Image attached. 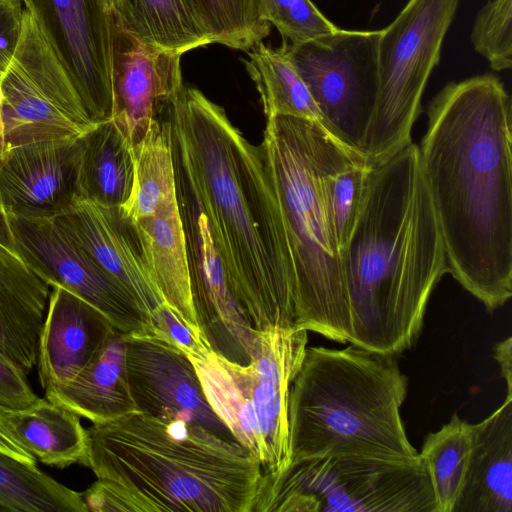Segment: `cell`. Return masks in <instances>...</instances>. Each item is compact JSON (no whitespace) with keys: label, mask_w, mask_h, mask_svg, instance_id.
I'll return each instance as SVG.
<instances>
[{"label":"cell","mask_w":512,"mask_h":512,"mask_svg":"<svg viewBox=\"0 0 512 512\" xmlns=\"http://www.w3.org/2000/svg\"><path fill=\"white\" fill-rule=\"evenodd\" d=\"M47 305L36 362L44 390L72 381L115 330L99 310L60 286L52 287Z\"/></svg>","instance_id":"19"},{"label":"cell","mask_w":512,"mask_h":512,"mask_svg":"<svg viewBox=\"0 0 512 512\" xmlns=\"http://www.w3.org/2000/svg\"><path fill=\"white\" fill-rule=\"evenodd\" d=\"M245 64L260 94L266 117L287 115L322 125L317 105L282 47L273 49L261 41L248 50Z\"/></svg>","instance_id":"27"},{"label":"cell","mask_w":512,"mask_h":512,"mask_svg":"<svg viewBox=\"0 0 512 512\" xmlns=\"http://www.w3.org/2000/svg\"><path fill=\"white\" fill-rule=\"evenodd\" d=\"M380 30H343L282 49L308 88L323 127L362 154L378 92Z\"/></svg>","instance_id":"11"},{"label":"cell","mask_w":512,"mask_h":512,"mask_svg":"<svg viewBox=\"0 0 512 512\" xmlns=\"http://www.w3.org/2000/svg\"><path fill=\"white\" fill-rule=\"evenodd\" d=\"M307 332L256 331L247 365L210 348L188 355L213 411L259 460L263 474H279L290 465L289 392L307 347Z\"/></svg>","instance_id":"7"},{"label":"cell","mask_w":512,"mask_h":512,"mask_svg":"<svg viewBox=\"0 0 512 512\" xmlns=\"http://www.w3.org/2000/svg\"><path fill=\"white\" fill-rule=\"evenodd\" d=\"M23 12L21 0H0V79L19 41Z\"/></svg>","instance_id":"37"},{"label":"cell","mask_w":512,"mask_h":512,"mask_svg":"<svg viewBox=\"0 0 512 512\" xmlns=\"http://www.w3.org/2000/svg\"><path fill=\"white\" fill-rule=\"evenodd\" d=\"M108 2V4L110 3L111 0H106ZM110 6V5H109Z\"/></svg>","instance_id":"41"},{"label":"cell","mask_w":512,"mask_h":512,"mask_svg":"<svg viewBox=\"0 0 512 512\" xmlns=\"http://www.w3.org/2000/svg\"><path fill=\"white\" fill-rule=\"evenodd\" d=\"M470 426L453 414L448 423L426 436L419 452L432 484L436 512H452L460 495L471 450Z\"/></svg>","instance_id":"31"},{"label":"cell","mask_w":512,"mask_h":512,"mask_svg":"<svg viewBox=\"0 0 512 512\" xmlns=\"http://www.w3.org/2000/svg\"><path fill=\"white\" fill-rule=\"evenodd\" d=\"M94 126L35 16L24 8L19 41L0 79V153L79 138Z\"/></svg>","instance_id":"10"},{"label":"cell","mask_w":512,"mask_h":512,"mask_svg":"<svg viewBox=\"0 0 512 512\" xmlns=\"http://www.w3.org/2000/svg\"><path fill=\"white\" fill-rule=\"evenodd\" d=\"M78 170V199L107 207H127L134 191L133 148L109 119L81 138Z\"/></svg>","instance_id":"24"},{"label":"cell","mask_w":512,"mask_h":512,"mask_svg":"<svg viewBox=\"0 0 512 512\" xmlns=\"http://www.w3.org/2000/svg\"><path fill=\"white\" fill-rule=\"evenodd\" d=\"M125 357L129 391L138 412L199 425L237 442L208 403L184 351L156 336H125Z\"/></svg>","instance_id":"15"},{"label":"cell","mask_w":512,"mask_h":512,"mask_svg":"<svg viewBox=\"0 0 512 512\" xmlns=\"http://www.w3.org/2000/svg\"><path fill=\"white\" fill-rule=\"evenodd\" d=\"M133 153L134 191L124 209L137 221L153 215L163 200L176 194L171 128L165 111L152 121Z\"/></svg>","instance_id":"28"},{"label":"cell","mask_w":512,"mask_h":512,"mask_svg":"<svg viewBox=\"0 0 512 512\" xmlns=\"http://www.w3.org/2000/svg\"><path fill=\"white\" fill-rule=\"evenodd\" d=\"M7 218L15 252L46 284L82 298L126 336L153 335L135 299L54 218Z\"/></svg>","instance_id":"12"},{"label":"cell","mask_w":512,"mask_h":512,"mask_svg":"<svg viewBox=\"0 0 512 512\" xmlns=\"http://www.w3.org/2000/svg\"><path fill=\"white\" fill-rule=\"evenodd\" d=\"M110 30L112 119L133 148L182 91V54L143 40L112 9Z\"/></svg>","instance_id":"14"},{"label":"cell","mask_w":512,"mask_h":512,"mask_svg":"<svg viewBox=\"0 0 512 512\" xmlns=\"http://www.w3.org/2000/svg\"><path fill=\"white\" fill-rule=\"evenodd\" d=\"M372 166L361 153L349 149L328 134L323 156L322 189L341 253L356 221Z\"/></svg>","instance_id":"26"},{"label":"cell","mask_w":512,"mask_h":512,"mask_svg":"<svg viewBox=\"0 0 512 512\" xmlns=\"http://www.w3.org/2000/svg\"><path fill=\"white\" fill-rule=\"evenodd\" d=\"M0 512H88L74 491L0 450Z\"/></svg>","instance_id":"30"},{"label":"cell","mask_w":512,"mask_h":512,"mask_svg":"<svg viewBox=\"0 0 512 512\" xmlns=\"http://www.w3.org/2000/svg\"><path fill=\"white\" fill-rule=\"evenodd\" d=\"M0 450L22 462L36 464V458L21 444L8 422V408L0 406Z\"/></svg>","instance_id":"38"},{"label":"cell","mask_w":512,"mask_h":512,"mask_svg":"<svg viewBox=\"0 0 512 512\" xmlns=\"http://www.w3.org/2000/svg\"><path fill=\"white\" fill-rule=\"evenodd\" d=\"M494 358L507 386V395L512 396V338L498 342L494 347Z\"/></svg>","instance_id":"39"},{"label":"cell","mask_w":512,"mask_h":512,"mask_svg":"<svg viewBox=\"0 0 512 512\" xmlns=\"http://www.w3.org/2000/svg\"><path fill=\"white\" fill-rule=\"evenodd\" d=\"M0 243L15 252L12 235H11V231L9 228L8 218L3 209V206L1 204V200H0Z\"/></svg>","instance_id":"40"},{"label":"cell","mask_w":512,"mask_h":512,"mask_svg":"<svg viewBox=\"0 0 512 512\" xmlns=\"http://www.w3.org/2000/svg\"><path fill=\"white\" fill-rule=\"evenodd\" d=\"M151 323L152 336L176 346L187 355H194L209 348L207 343L165 302L152 313Z\"/></svg>","instance_id":"36"},{"label":"cell","mask_w":512,"mask_h":512,"mask_svg":"<svg viewBox=\"0 0 512 512\" xmlns=\"http://www.w3.org/2000/svg\"><path fill=\"white\" fill-rule=\"evenodd\" d=\"M22 1V0H21Z\"/></svg>","instance_id":"42"},{"label":"cell","mask_w":512,"mask_h":512,"mask_svg":"<svg viewBox=\"0 0 512 512\" xmlns=\"http://www.w3.org/2000/svg\"><path fill=\"white\" fill-rule=\"evenodd\" d=\"M176 194L186 238L193 306L202 337L216 354L247 365L256 331L229 288L205 216L182 191L176 190Z\"/></svg>","instance_id":"16"},{"label":"cell","mask_w":512,"mask_h":512,"mask_svg":"<svg viewBox=\"0 0 512 512\" xmlns=\"http://www.w3.org/2000/svg\"><path fill=\"white\" fill-rule=\"evenodd\" d=\"M165 116L176 189L205 216L252 329H297L292 259L260 146L195 88L184 86Z\"/></svg>","instance_id":"1"},{"label":"cell","mask_w":512,"mask_h":512,"mask_svg":"<svg viewBox=\"0 0 512 512\" xmlns=\"http://www.w3.org/2000/svg\"><path fill=\"white\" fill-rule=\"evenodd\" d=\"M8 422L21 444L41 463L60 469L83 465L87 431L72 411L43 398L28 410L8 409Z\"/></svg>","instance_id":"25"},{"label":"cell","mask_w":512,"mask_h":512,"mask_svg":"<svg viewBox=\"0 0 512 512\" xmlns=\"http://www.w3.org/2000/svg\"><path fill=\"white\" fill-rule=\"evenodd\" d=\"M408 379L395 356L306 347L288 401L290 463L330 456L416 461L401 418Z\"/></svg>","instance_id":"5"},{"label":"cell","mask_w":512,"mask_h":512,"mask_svg":"<svg viewBox=\"0 0 512 512\" xmlns=\"http://www.w3.org/2000/svg\"><path fill=\"white\" fill-rule=\"evenodd\" d=\"M42 400L30 386L25 371L0 350V406L28 410Z\"/></svg>","instance_id":"35"},{"label":"cell","mask_w":512,"mask_h":512,"mask_svg":"<svg viewBox=\"0 0 512 512\" xmlns=\"http://www.w3.org/2000/svg\"><path fill=\"white\" fill-rule=\"evenodd\" d=\"M512 0H492L478 12L471 32L476 52L495 71L512 66Z\"/></svg>","instance_id":"33"},{"label":"cell","mask_w":512,"mask_h":512,"mask_svg":"<svg viewBox=\"0 0 512 512\" xmlns=\"http://www.w3.org/2000/svg\"><path fill=\"white\" fill-rule=\"evenodd\" d=\"M209 43L249 50L270 33L260 0H182Z\"/></svg>","instance_id":"32"},{"label":"cell","mask_w":512,"mask_h":512,"mask_svg":"<svg viewBox=\"0 0 512 512\" xmlns=\"http://www.w3.org/2000/svg\"><path fill=\"white\" fill-rule=\"evenodd\" d=\"M135 299L151 319L164 303L137 222L123 207L77 199L54 218Z\"/></svg>","instance_id":"18"},{"label":"cell","mask_w":512,"mask_h":512,"mask_svg":"<svg viewBox=\"0 0 512 512\" xmlns=\"http://www.w3.org/2000/svg\"><path fill=\"white\" fill-rule=\"evenodd\" d=\"M109 5L147 42L181 54L210 44L182 0H111Z\"/></svg>","instance_id":"29"},{"label":"cell","mask_w":512,"mask_h":512,"mask_svg":"<svg viewBox=\"0 0 512 512\" xmlns=\"http://www.w3.org/2000/svg\"><path fill=\"white\" fill-rule=\"evenodd\" d=\"M264 19L297 44L338 29L311 0H260Z\"/></svg>","instance_id":"34"},{"label":"cell","mask_w":512,"mask_h":512,"mask_svg":"<svg viewBox=\"0 0 512 512\" xmlns=\"http://www.w3.org/2000/svg\"><path fill=\"white\" fill-rule=\"evenodd\" d=\"M470 428L468 466L452 512H512V396Z\"/></svg>","instance_id":"20"},{"label":"cell","mask_w":512,"mask_h":512,"mask_svg":"<svg viewBox=\"0 0 512 512\" xmlns=\"http://www.w3.org/2000/svg\"><path fill=\"white\" fill-rule=\"evenodd\" d=\"M341 256L350 310L348 342L395 357L412 348L429 298L448 272L414 142L372 166Z\"/></svg>","instance_id":"3"},{"label":"cell","mask_w":512,"mask_h":512,"mask_svg":"<svg viewBox=\"0 0 512 512\" xmlns=\"http://www.w3.org/2000/svg\"><path fill=\"white\" fill-rule=\"evenodd\" d=\"M136 222L164 302L203 339L193 306L186 238L177 194L163 200L153 215Z\"/></svg>","instance_id":"23"},{"label":"cell","mask_w":512,"mask_h":512,"mask_svg":"<svg viewBox=\"0 0 512 512\" xmlns=\"http://www.w3.org/2000/svg\"><path fill=\"white\" fill-rule=\"evenodd\" d=\"M418 145L448 272L488 311L512 296V106L493 75L450 82Z\"/></svg>","instance_id":"2"},{"label":"cell","mask_w":512,"mask_h":512,"mask_svg":"<svg viewBox=\"0 0 512 512\" xmlns=\"http://www.w3.org/2000/svg\"><path fill=\"white\" fill-rule=\"evenodd\" d=\"M125 336L113 330L97 355L72 381L45 389L44 398L93 424L137 412L127 380Z\"/></svg>","instance_id":"22"},{"label":"cell","mask_w":512,"mask_h":512,"mask_svg":"<svg viewBox=\"0 0 512 512\" xmlns=\"http://www.w3.org/2000/svg\"><path fill=\"white\" fill-rule=\"evenodd\" d=\"M252 512H436V502L421 457L330 456L263 474Z\"/></svg>","instance_id":"8"},{"label":"cell","mask_w":512,"mask_h":512,"mask_svg":"<svg viewBox=\"0 0 512 512\" xmlns=\"http://www.w3.org/2000/svg\"><path fill=\"white\" fill-rule=\"evenodd\" d=\"M460 0H409L380 30L378 92L362 155L375 165L412 142L427 81Z\"/></svg>","instance_id":"9"},{"label":"cell","mask_w":512,"mask_h":512,"mask_svg":"<svg viewBox=\"0 0 512 512\" xmlns=\"http://www.w3.org/2000/svg\"><path fill=\"white\" fill-rule=\"evenodd\" d=\"M86 431L88 511L252 512L263 470L237 442L138 411Z\"/></svg>","instance_id":"4"},{"label":"cell","mask_w":512,"mask_h":512,"mask_svg":"<svg viewBox=\"0 0 512 512\" xmlns=\"http://www.w3.org/2000/svg\"><path fill=\"white\" fill-rule=\"evenodd\" d=\"M49 285L0 243V350L26 374L37 362Z\"/></svg>","instance_id":"21"},{"label":"cell","mask_w":512,"mask_h":512,"mask_svg":"<svg viewBox=\"0 0 512 512\" xmlns=\"http://www.w3.org/2000/svg\"><path fill=\"white\" fill-rule=\"evenodd\" d=\"M94 123L112 118L111 9L106 0H22Z\"/></svg>","instance_id":"13"},{"label":"cell","mask_w":512,"mask_h":512,"mask_svg":"<svg viewBox=\"0 0 512 512\" xmlns=\"http://www.w3.org/2000/svg\"><path fill=\"white\" fill-rule=\"evenodd\" d=\"M266 119L260 148L292 259L296 328L346 343L349 301L321 179L329 132L305 118L271 115Z\"/></svg>","instance_id":"6"},{"label":"cell","mask_w":512,"mask_h":512,"mask_svg":"<svg viewBox=\"0 0 512 512\" xmlns=\"http://www.w3.org/2000/svg\"><path fill=\"white\" fill-rule=\"evenodd\" d=\"M81 138L38 141L0 153V200L7 216L52 219L74 205Z\"/></svg>","instance_id":"17"}]
</instances>
